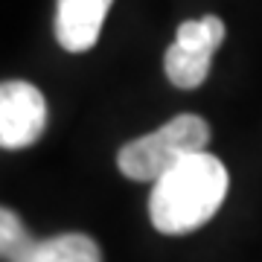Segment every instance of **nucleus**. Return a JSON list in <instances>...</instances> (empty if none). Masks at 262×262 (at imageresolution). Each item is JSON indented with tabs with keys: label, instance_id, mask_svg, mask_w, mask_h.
Listing matches in <instances>:
<instances>
[{
	"label": "nucleus",
	"instance_id": "4",
	"mask_svg": "<svg viewBox=\"0 0 262 262\" xmlns=\"http://www.w3.org/2000/svg\"><path fill=\"white\" fill-rule=\"evenodd\" d=\"M47 128V99L35 84L0 82V149H27Z\"/></svg>",
	"mask_w": 262,
	"mask_h": 262
},
{
	"label": "nucleus",
	"instance_id": "1",
	"mask_svg": "<svg viewBox=\"0 0 262 262\" xmlns=\"http://www.w3.org/2000/svg\"><path fill=\"white\" fill-rule=\"evenodd\" d=\"M227 184V169L215 155L207 149L189 155L155 181L149 198L151 225L166 236H184L204 227L225 204Z\"/></svg>",
	"mask_w": 262,
	"mask_h": 262
},
{
	"label": "nucleus",
	"instance_id": "2",
	"mask_svg": "<svg viewBox=\"0 0 262 262\" xmlns=\"http://www.w3.org/2000/svg\"><path fill=\"white\" fill-rule=\"evenodd\" d=\"M210 143V125L195 114H181L151 134L125 143L117 151V166L131 181H155L163 178L172 166L187 160L195 151H204Z\"/></svg>",
	"mask_w": 262,
	"mask_h": 262
},
{
	"label": "nucleus",
	"instance_id": "3",
	"mask_svg": "<svg viewBox=\"0 0 262 262\" xmlns=\"http://www.w3.org/2000/svg\"><path fill=\"white\" fill-rule=\"evenodd\" d=\"M222 41H225V24L219 15L184 20L175 32L172 47L166 50V58H163L169 82L184 91L204 84V79L210 76L213 53L222 47Z\"/></svg>",
	"mask_w": 262,
	"mask_h": 262
},
{
	"label": "nucleus",
	"instance_id": "5",
	"mask_svg": "<svg viewBox=\"0 0 262 262\" xmlns=\"http://www.w3.org/2000/svg\"><path fill=\"white\" fill-rule=\"evenodd\" d=\"M114 0H56V38L67 53H84L99 41Z\"/></svg>",
	"mask_w": 262,
	"mask_h": 262
},
{
	"label": "nucleus",
	"instance_id": "7",
	"mask_svg": "<svg viewBox=\"0 0 262 262\" xmlns=\"http://www.w3.org/2000/svg\"><path fill=\"white\" fill-rule=\"evenodd\" d=\"M35 245L18 213L0 207V262H18Z\"/></svg>",
	"mask_w": 262,
	"mask_h": 262
},
{
	"label": "nucleus",
	"instance_id": "6",
	"mask_svg": "<svg viewBox=\"0 0 262 262\" xmlns=\"http://www.w3.org/2000/svg\"><path fill=\"white\" fill-rule=\"evenodd\" d=\"M18 262H102V251L84 233H58L41 242L35 239Z\"/></svg>",
	"mask_w": 262,
	"mask_h": 262
}]
</instances>
